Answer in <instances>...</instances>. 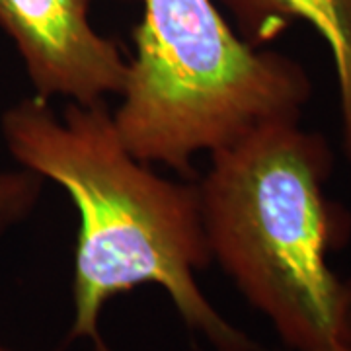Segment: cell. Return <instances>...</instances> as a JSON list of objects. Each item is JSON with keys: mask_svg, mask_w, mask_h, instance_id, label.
I'll use <instances>...</instances> for the list:
<instances>
[{"mask_svg": "<svg viewBox=\"0 0 351 351\" xmlns=\"http://www.w3.org/2000/svg\"><path fill=\"white\" fill-rule=\"evenodd\" d=\"M209 156L197 188L211 260L283 351H351V279L328 262L350 242L351 217L326 195V137L274 123Z\"/></svg>", "mask_w": 351, "mask_h": 351, "instance_id": "cell-2", "label": "cell"}, {"mask_svg": "<svg viewBox=\"0 0 351 351\" xmlns=\"http://www.w3.org/2000/svg\"><path fill=\"white\" fill-rule=\"evenodd\" d=\"M0 351H12V350H6V348H0Z\"/></svg>", "mask_w": 351, "mask_h": 351, "instance_id": "cell-7", "label": "cell"}, {"mask_svg": "<svg viewBox=\"0 0 351 351\" xmlns=\"http://www.w3.org/2000/svg\"><path fill=\"white\" fill-rule=\"evenodd\" d=\"M92 0H0V29L18 51L36 96L96 106L119 96L127 59L90 24Z\"/></svg>", "mask_w": 351, "mask_h": 351, "instance_id": "cell-4", "label": "cell"}, {"mask_svg": "<svg viewBox=\"0 0 351 351\" xmlns=\"http://www.w3.org/2000/svg\"><path fill=\"white\" fill-rule=\"evenodd\" d=\"M45 180L27 168H0V240L38 209Z\"/></svg>", "mask_w": 351, "mask_h": 351, "instance_id": "cell-6", "label": "cell"}, {"mask_svg": "<svg viewBox=\"0 0 351 351\" xmlns=\"http://www.w3.org/2000/svg\"><path fill=\"white\" fill-rule=\"evenodd\" d=\"M239 20V36L254 47L276 39L295 20L324 38L338 80L341 143L351 166V0H223Z\"/></svg>", "mask_w": 351, "mask_h": 351, "instance_id": "cell-5", "label": "cell"}, {"mask_svg": "<svg viewBox=\"0 0 351 351\" xmlns=\"http://www.w3.org/2000/svg\"><path fill=\"white\" fill-rule=\"evenodd\" d=\"M133 43L115 129L138 160L184 176L201 152L301 121L313 96L299 61L244 41L213 0H143Z\"/></svg>", "mask_w": 351, "mask_h": 351, "instance_id": "cell-3", "label": "cell"}, {"mask_svg": "<svg viewBox=\"0 0 351 351\" xmlns=\"http://www.w3.org/2000/svg\"><path fill=\"white\" fill-rule=\"evenodd\" d=\"M0 135L16 162L61 186L78 211L71 339L110 351L100 334L106 302L156 285L215 351H274L232 326L197 283L213 262L197 182L162 178L133 156L106 101H71L59 115L49 100L24 98L2 112Z\"/></svg>", "mask_w": 351, "mask_h": 351, "instance_id": "cell-1", "label": "cell"}]
</instances>
